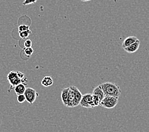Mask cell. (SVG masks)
<instances>
[{"label":"cell","instance_id":"6da1fadb","mask_svg":"<svg viewBox=\"0 0 149 132\" xmlns=\"http://www.w3.org/2000/svg\"><path fill=\"white\" fill-rule=\"evenodd\" d=\"M105 96H112L119 98L121 94V90L118 85L111 82H105L100 85Z\"/></svg>","mask_w":149,"mask_h":132},{"label":"cell","instance_id":"7a4b0ae2","mask_svg":"<svg viewBox=\"0 0 149 132\" xmlns=\"http://www.w3.org/2000/svg\"><path fill=\"white\" fill-rule=\"evenodd\" d=\"M119 98L112 96H105L100 103V105L106 109H113L118 105Z\"/></svg>","mask_w":149,"mask_h":132},{"label":"cell","instance_id":"3957f363","mask_svg":"<svg viewBox=\"0 0 149 132\" xmlns=\"http://www.w3.org/2000/svg\"><path fill=\"white\" fill-rule=\"evenodd\" d=\"M7 80H8L9 83L10 84V86H11L10 90L13 88L16 87L17 85L22 83V79L18 76V74H17L16 71H12L8 73V76H7Z\"/></svg>","mask_w":149,"mask_h":132},{"label":"cell","instance_id":"277c9868","mask_svg":"<svg viewBox=\"0 0 149 132\" xmlns=\"http://www.w3.org/2000/svg\"><path fill=\"white\" fill-rule=\"evenodd\" d=\"M24 95L26 97V101L30 104H33L36 101V98L38 96V94L36 90L32 88H26Z\"/></svg>","mask_w":149,"mask_h":132},{"label":"cell","instance_id":"5b68a950","mask_svg":"<svg viewBox=\"0 0 149 132\" xmlns=\"http://www.w3.org/2000/svg\"><path fill=\"white\" fill-rule=\"evenodd\" d=\"M79 105L85 108H92V94H86L83 95Z\"/></svg>","mask_w":149,"mask_h":132},{"label":"cell","instance_id":"8992f818","mask_svg":"<svg viewBox=\"0 0 149 132\" xmlns=\"http://www.w3.org/2000/svg\"><path fill=\"white\" fill-rule=\"evenodd\" d=\"M70 90H71L73 92L74 95V103H75V107L79 105L80 101L81 100V98L83 97V95L81 94L80 90L77 87L74 86H71L69 87Z\"/></svg>","mask_w":149,"mask_h":132},{"label":"cell","instance_id":"52a82bcc","mask_svg":"<svg viewBox=\"0 0 149 132\" xmlns=\"http://www.w3.org/2000/svg\"><path fill=\"white\" fill-rule=\"evenodd\" d=\"M140 41L138 40L136 41L135 43H134L132 45H131L127 47L123 48L125 50L129 53H133L134 52H136L138 49L140 48Z\"/></svg>","mask_w":149,"mask_h":132},{"label":"cell","instance_id":"ba28073f","mask_svg":"<svg viewBox=\"0 0 149 132\" xmlns=\"http://www.w3.org/2000/svg\"><path fill=\"white\" fill-rule=\"evenodd\" d=\"M138 40V39L136 36H131L127 37L125 40L123 41V43L122 44V48H125L127 47V46L132 45L133 43H135Z\"/></svg>","mask_w":149,"mask_h":132},{"label":"cell","instance_id":"9c48e42d","mask_svg":"<svg viewBox=\"0 0 149 132\" xmlns=\"http://www.w3.org/2000/svg\"><path fill=\"white\" fill-rule=\"evenodd\" d=\"M69 88H65L63 89L62 93H61V99L63 104L65 106H67V101H68V97H69Z\"/></svg>","mask_w":149,"mask_h":132},{"label":"cell","instance_id":"30bf717a","mask_svg":"<svg viewBox=\"0 0 149 132\" xmlns=\"http://www.w3.org/2000/svg\"><path fill=\"white\" fill-rule=\"evenodd\" d=\"M41 83L45 87H49L54 84V80L51 76H45L42 80Z\"/></svg>","mask_w":149,"mask_h":132},{"label":"cell","instance_id":"8fae6325","mask_svg":"<svg viewBox=\"0 0 149 132\" xmlns=\"http://www.w3.org/2000/svg\"><path fill=\"white\" fill-rule=\"evenodd\" d=\"M92 94L97 96V97L99 98H100L101 101H102L103 98L105 97V95L104 94V92H103L101 87H100V85H99V86H98V87H97L94 89L93 91V93H92Z\"/></svg>","mask_w":149,"mask_h":132},{"label":"cell","instance_id":"7c38bea8","mask_svg":"<svg viewBox=\"0 0 149 132\" xmlns=\"http://www.w3.org/2000/svg\"><path fill=\"white\" fill-rule=\"evenodd\" d=\"M26 87L25 86V85L22 84V83L14 87V90H15V94L17 95L24 94L25 91H26Z\"/></svg>","mask_w":149,"mask_h":132},{"label":"cell","instance_id":"4fadbf2b","mask_svg":"<svg viewBox=\"0 0 149 132\" xmlns=\"http://www.w3.org/2000/svg\"><path fill=\"white\" fill-rule=\"evenodd\" d=\"M100 102L101 101L97 96L92 94V108H94L100 105Z\"/></svg>","mask_w":149,"mask_h":132},{"label":"cell","instance_id":"5bb4252c","mask_svg":"<svg viewBox=\"0 0 149 132\" xmlns=\"http://www.w3.org/2000/svg\"><path fill=\"white\" fill-rule=\"evenodd\" d=\"M19 36L22 39H26L29 37V36L31 34V30L28 29L27 31H22V32H19Z\"/></svg>","mask_w":149,"mask_h":132},{"label":"cell","instance_id":"9a60e30c","mask_svg":"<svg viewBox=\"0 0 149 132\" xmlns=\"http://www.w3.org/2000/svg\"><path fill=\"white\" fill-rule=\"evenodd\" d=\"M24 52L25 54H26V55L28 57H31L32 55H33L34 50L32 48V47H29V48H24Z\"/></svg>","mask_w":149,"mask_h":132},{"label":"cell","instance_id":"2e32d148","mask_svg":"<svg viewBox=\"0 0 149 132\" xmlns=\"http://www.w3.org/2000/svg\"><path fill=\"white\" fill-rule=\"evenodd\" d=\"M26 101V97H25V95L24 94L17 95V101H18L19 103H24Z\"/></svg>","mask_w":149,"mask_h":132},{"label":"cell","instance_id":"e0dca14e","mask_svg":"<svg viewBox=\"0 0 149 132\" xmlns=\"http://www.w3.org/2000/svg\"><path fill=\"white\" fill-rule=\"evenodd\" d=\"M28 29H29V26H27V25L25 24H22L20 25L19 26V32H22L27 31Z\"/></svg>","mask_w":149,"mask_h":132},{"label":"cell","instance_id":"ac0fdd59","mask_svg":"<svg viewBox=\"0 0 149 132\" xmlns=\"http://www.w3.org/2000/svg\"><path fill=\"white\" fill-rule=\"evenodd\" d=\"M38 0H25V1L22 3V5L26 6V5H28L30 4H33V3H35L37 2Z\"/></svg>","mask_w":149,"mask_h":132},{"label":"cell","instance_id":"d6986e66","mask_svg":"<svg viewBox=\"0 0 149 132\" xmlns=\"http://www.w3.org/2000/svg\"><path fill=\"white\" fill-rule=\"evenodd\" d=\"M24 47L25 48H29L32 47V41L31 40L27 39L24 41Z\"/></svg>","mask_w":149,"mask_h":132},{"label":"cell","instance_id":"ffe728a7","mask_svg":"<svg viewBox=\"0 0 149 132\" xmlns=\"http://www.w3.org/2000/svg\"><path fill=\"white\" fill-rule=\"evenodd\" d=\"M17 74H18V76L20 78H21V79H22V78H24L25 77V74L23 73L19 72V71H17Z\"/></svg>","mask_w":149,"mask_h":132},{"label":"cell","instance_id":"44dd1931","mask_svg":"<svg viewBox=\"0 0 149 132\" xmlns=\"http://www.w3.org/2000/svg\"><path fill=\"white\" fill-rule=\"evenodd\" d=\"M81 1H83V2H86V1H91V0H81Z\"/></svg>","mask_w":149,"mask_h":132}]
</instances>
